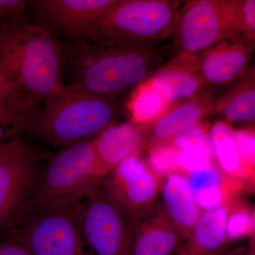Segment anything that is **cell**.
<instances>
[{
    "label": "cell",
    "mask_w": 255,
    "mask_h": 255,
    "mask_svg": "<svg viewBox=\"0 0 255 255\" xmlns=\"http://www.w3.org/2000/svg\"><path fill=\"white\" fill-rule=\"evenodd\" d=\"M223 255H255L254 240L250 241L247 246L234 248V249L226 250Z\"/></svg>",
    "instance_id": "obj_33"
},
{
    "label": "cell",
    "mask_w": 255,
    "mask_h": 255,
    "mask_svg": "<svg viewBox=\"0 0 255 255\" xmlns=\"http://www.w3.org/2000/svg\"><path fill=\"white\" fill-rule=\"evenodd\" d=\"M172 255H186L185 249H184V245L182 244V246L179 247V248L174 252Z\"/></svg>",
    "instance_id": "obj_35"
},
{
    "label": "cell",
    "mask_w": 255,
    "mask_h": 255,
    "mask_svg": "<svg viewBox=\"0 0 255 255\" xmlns=\"http://www.w3.org/2000/svg\"><path fill=\"white\" fill-rule=\"evenodd\" d=\"M0 255H32L22 246L9 241H0Z\"/></svg>",
    "instance_id": "obj_32"
},
{
    "label": "cell",
    "mask_w": 255,
    "mask_h": 255,
    "mask_svg": "<svg viewBox=\"0 0 255 255\" xmlns=\"http://www.w3.org/2000/svg\"><path fill=\"white\" fill-rule=\"evenodd\" d=\"M22 99L23 96L18 87L11 82L0 78V104Z\"/></svg>",
    "instance_id": "obj_31"
},
{
    "label": "cell",
    "mask_w": 255,
    "mask_h": 255,
    "mask_svg": "<svg viewBox=\"0 0 255 255\" xmlns=\"http://www.w3.org/2000/svg\"><path fill=\"white\" fill-rule=\"evenodd\" d=\"M27 0H0V28L31 23Z\"/></svg>",
    "instance_id": "obj_27"
},
{
    "label": "cell",
    "mask_w": 255,
    "mask_h": 255,
    "mask_svg": "<svg viewBox=\"0 0 255 255\" xmlns=\"http://www.w3.org/2000/svg\"><path fill=\"white\" fill-rule=\"evenodd\" d=\"M226 201L214 209L202 211L184 243L186 255H223L226 238Z\"/></svg>",
    "instance_id": "obj_19"
},
{
    "label": "cell",
    "mask_w": 255,
    "mask_h": 255,
    "mask_svg": "<svg viewBox=\"0 0 255 255\" xmlns=\"http://www.w3.org/2000/svg\"><path fill=\"white\" fill-rule=\"evenodd\" d=\"M16 138H17V137L15 136L9 139V140H6V141L0 142V157L4 155L8 150L12 147L15 142H16Z\"/></svg>",
    "instance_id": "obj_34"
},
{
    "label": "cell",
    "mask_w": 255,
    "mask_h": 255,
    "mask_svg": "<svg viewBox=\"0 0 255 255\" xmlns=\"http://www.w3.org/2000/svg\"><path fill=\"white\" fill-rule=\"evenodd\" d=\"M82 237L94 255H130L137 223L128 219L98 187L71 208Z\"/></svg>",
    "instance_id": "obj_9"
},
{
    "label": "cell",
    "mask_w": 255,
    "mask_h": 255,
    "mask_svg": "<svg viewBox=\"0 0 255 255\" xmlns=\"http://www.w3.org/2000/svg\"><path fill=\"white\" fill-rule=\"evenodd\" d=\"M210 143L218 168L226 177L254 184L255 171L240 155L234 138V129L224 122H216L209 131Z\"/></svg>",
    "instance_id": "obj_20"
},
{
    "label": "cell",
    "mask_w": 255,
    "mask_h": 255,
    "mask_svg": "<svg viewBox=\"0 0 255 255\" xmlns=\"http://www.w3.org/2000/svg\"><path fill=\"white\" fill-rule=\"evenodd\" d=\"M214 162L211 146H196L179 150L177 163L183 174L209 167Z\"/></svg>",
    "instance_id": "obj_26"
},
{
    "label": "cell",
    "mask_w": 255,
    "mask_h": 255,
    "mask_svg": "<svg viewBox=\"0 0 255 255\" xmlns=\"http://www.w3.org/2000/svg\"><path fill=\"white\" fill-rule=\"evenodd\" d=\"M50 156L17 137L0 157V234L19 227L39 209L40 184Z\"/></svg>",
    "instance_id": "obj_4"
},
{
    "label": "cell",
    "mask_w": 255,
    "mask_h": 255,
    "mask_svg": "<svg viewBox=\"0 0 255 255\" xmlns=\"http://www.w3.org/2000/svg\"><path fill=\"white\" fill-rule=\"evenodd\" d=\"M179 1L118 0L90 38L112 37L156 43L173 32Z\"/></svg>",
    "instance_id": "obj_8"
},
{
    "label": "cell",
    "mask_w": 255,
    "mask_h": 255,
    "mask_svg": "<svg viewBox=\"0 0 255 255\" xmlns=\"http://www.w3.org/2000/svg\"><path fill=\"white\" fill-rule=\"evenodd\" d=\"M102 177L124 159L142 151V126L114 124L92 139Z\"/></svg>",
    "instance_id": "obj_16"
},
{
    "label": "cell",
    "mask_w": 255,
    "mask_h": 255,
    "mask_svg": "<svg viewBox=\"0 0 255 255\" xmlns=\"http://www.w3.org/2000/svg\"><path fill=\"white\" fill-rule=\"evenodd\" d=\"M244 3L245 0L189 1L179 9L173 30L178 52L196 54L242 33Z\"/></svg>",
    "instance_id": "obj_6"
},
{
    "label": "cell",
    "mask_w": 255,
    "mask_h": 255,
    "mask_svg": "<svg viewBox=\"0 0 255 255\" xmlns=\"http://www.w3.org/2000/svg\"><path fill=\"white\" fill-rule=\"evenodd\" d=\"M214 110L209 94L169 107L150 123L142 126V150L157 144L170 142L191 128Z\"/></svg>",
    "instance_id": "obj_13"
},
{
    "label": "cell",
    "mask_w": 255,
    "mask_h": 255,
    "mask_svg": "<svg viewBox=\"0 0 255 255\" xmlns=\"http://www.w3.org/2000/svg\"><path fill=\"white\" fill-rule=\"evenodd\" d=\"M242 34L248 41L255 43V0H245L243 9Z\"/></svg>",
    "instance_id": "obj_30"
},
{
    "label": "cell",
    "mask_w": 255,
    "mask_h": 255,
    "mask_svg": "<svg viewBox=\"0 0 255 255\" xmlns=\"http://www.w3.org/2000/svg\"><path fill=\"white\" fill-rule=\"evenodd\" d=\"M161 182L137 154L111 169L101 179L98 189L121 214L139 222L155 207Z\"/></svg>",
    "instance_id": "obj_10"
},
{
    "label": "cell",
    "mask_w": 255,
    "mask_h": 255,
    "mask_svg": "<svg viewBox=\"0 0 255 255\" xmlns=\"http://www.w3.org/2000/svg\"><path fill=\"white\" fill-rule=\"evenodd\" d=\"M226 238L230 242L255 238V209L240 196L226 200Z\"/></svg>",
    "instance_id": "obj_23"
},
{
    "label": "cell",
    "mask_w": 255,
    "mask_h": 255,
    "mask_svg": "<svg viewBox=\"0 0 255 255\" xmlns=\"http://www.w3.org/2000/svg\"><path fill=\"white\" fill-rule=\"evenodd\" d=\"M170 105L163 94L150 80L137 86L132 92L127 107L132 122L143 126L163 113Z\"/></svg>",
    "instance_id": "obj_22"
},
{
    "label": "cell",
    "mask_w": 255,
    "mask_h": 255,
    "mask_svg": "<svg viewBox=\"0 0 255 255\" xmlns=\"http://www.w3.org/2000/svg\"><path fill=\"white\" fill-rule=\"evenodd\" d=\"M146 163L159 179L181 172L177 163L178 149L171 142L157 144L147 149Z\"/></svg>",
    "instance_id": "obj_25"
},
{
    "label": "cell",
    "mask_w": 255,
    "mask_h": 255,
    "mask_svg": "<svg viewBox=\"0 0 255 255\" xmlns=\"http://www.w3.org/2000/svg\"><path fill=\"white\" fill-rule=\"evenodd\" d=\"M183 241L162 205L156 204L150 214L137 223L130 255H172Z\"/></svg>",
    "instance_id": "obj_15"
},
{
    "label": "cell",
    "mask_w": 255,
    "mask_h": 255,
    "mask_svg": "<svg viewBox=\"0 0 255 255\" xmlns=\"http://www.w3.org/2000/svg\"><path fill=\"white\" fill-rule=\"evenodd\" d=\"M170 142L179 150L196 146H211L209 125L201 122L177 135Z\"/></svg>",
    "instance_id": "obj_28"
},
{
    "label": "cell",
    "mask_w": 255,
    "mask_h": 255,
    "mask_svg": "<svg viewBox=\"0 0 255 255\" xmlns=\"http://www.w3.org/2000/svg\"><path fill=\"white\" fill-rule=\"evenodd\" d=\"M102 178L91 140L65 147L48 159L40 184L39 206L72 208L98 187Z\"/></svg>",
    "instance_id": "obj_5"
},
{
    "label": "cell",
    "mask_w": 255,
    "mask_h": 255,
    "mask_svg": "<svg viewBox=\"0 0 255 255\" xmlns=\"http://www.w3.org/2000/svg\"><path fill=\"white\" fill-rule=\"evenodd\" d=\"M167 54L156 43L112 37L70 43L63 53L65 85L114 100L150 80Z\"/></svg>",
    "instance_id": "obj_1"
},
{
    "label": "cell",
    "mask_w": 255,
    "mask_h": 255,
    "mask_svg": "<svg viewBox=\"0 0 255 255\" xmlns=\"http://www.w3.org/2000/svg\"><path fill=\"white\" fill-rule=\"evenodd\" d=\"M27 120L22 99L0 104V142L23 132Z\"/></svg>",
    "instance_id": "obj_24"
},
{
    "label": "cell",
    "mask_w": 255,
    "mask_h": 255,
    "mask_svg": "<svg viewBox=\"0 0 255 255\" xmlns=\"http://www.w3.org/2000/svg\"><path fill=\"white\" fill-rule=\"evenodd\" d=\"M114 100L64 85L31 116L23 128L28 137L53 147H69L92 140L116 124Z\"/></svg>",
    "instance_id": "obj_3"
},
{
    "label": "cell",
    "mask_w": 255,
    "mask_h": 255,
    "mask_svg": "<svg viewBox=\"0 0 255 255\" xmlns=\"http://www.w3.org/2000/svg\"><path fill=\"white\" fill-rule=\"evenodd\" d=\"M196 54L178 52L150 78L154 86L169 103L182 99L207 95L206 86L196 69Z\"/></svg>",
    "instance_id": "obj_14"
},
{
    "label": "cell",
    "mask_w": 255,
    "mask_h": 255,
    "mask_svg": "<svg viewBox=\"0 0 255 255\" xmlns=\"http://www.w3.org/2000/svg\"><path fill=\"white\" fill-rule=\"evenodd\" d=\"M160 190L164 212L186 241L202 212L185 174L175 172L164 178Z\"/></svg>",
    "instance_id": "obj_17"
},
{
    "label": "cell",
    "mask_w": 255,
    "mask_h": 255,
    "mask_svg": "<svg viewBox=\"0 0 255 255\" xmlns=\"http://www.w3.org/2000/svg\"><path fill=\"white\" fill-rule=\"evenodd\" d=\"M226 122H251L255 119L254 78L240 82L214 105Z\"/></svg>",
    "instance_id": "obj_21"
},
{
    "label": "cell",
    "mask_w": 255,
    "mask_h": 255,
    "mask_svg": "<svg viewBox=\"0 0 255 255\" xmlns=\"http://www.w3.org/2000/svg\"><path fill=\"white\" fill-rule=\"evenodd\" d=\"M0 241L16 243L32 255H92L71 208L40 207L21 226L0 234Z\"/></svg>",
    "instance_id": "obj_7"
},
{
    "label": "cell",
    "mask_w": 255,
    "mask_h": 255,
    "mask_svg": "<svg viewBox=\"0 0 255 255\" xmlns=\"http://www.w3.org/2000/svg\"><path fill=\"white\" fill-rule=\"evenodd\" d=\"M64 59L55 36L31 23L0 28V78L23 96L28 119L64 87Z\"/></svg>",
    "instance_id": "obj_2"
},
{
    "label": "cell",
    "mask_w": 255,
    "mask_h": 255,
    "mask_svg": "<svg viewBox=\"0 0 255 255\" xmlns=\"http://www.w3.org/2000/svg\"><path fill=\"white\" fill-rule=\"evenodd\" d=\"M255 45L241 33L199 52L196 69L206 86L224 85L239 76L252 58Z\"/></svg>",
    "instance_id": "obj_12"
},
{
    "label": "cell",
    "mask_w": 255,
    "mask_h": 255,
    "mask_svg": "<svg viewBox=\"0 0 255 255\" xmlns=\"http://www.w3.org/2000/svg\"><path fill=\"white\" fill-rule=\"evenodd\" d=\"M118 0H27L32 24L70 43L89 39Z\"/></svg>",
    "instance_id": "obj_11"
},
{
    "label": "cell",
    "mask_w": 255,
    "mask_h": 255,
    "mask_svg": "<svg viewBox=\"0 0 255 255\" xmlns=\"http://www.w3.org/2000/svg\"><path fill=\"white\" fill-rule=\"evenodd\" d=\"M185 174L198 206L201 211L217 207L233 197L241 196L253 184L226 177L213 163L209 167Z\"/></svg>",
    "instance_id": "obj_18"
},
{
    "label": "cell",
    "mask_w": 255,
    "mask_h": 255,
    "mask_svg": "<svg viewBox=\"0 0 255 255\" xmlns=\"http://www.w3.org/2000/svg\"><path fill=\"white\" fill-rule=\"evenodd\" d=\"M234 138L242 159L250 168L255 170V129H236Z\"/></svg>",
    "instance_id": "obj_29"
}]
</instances>
